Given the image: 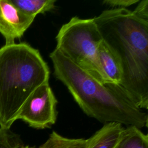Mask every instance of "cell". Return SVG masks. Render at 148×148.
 <instances>
[{"label": "cell", "mask_w": 148, "mask_h": 148, "mask_svg": "<svg viewBox=\"0 0 148 148\" xmlns=\"http://www.w3.org/2000/svg\"><path fill=\"white\" fill-rule=\"evenodd\" d=\"M56 49L99 82L107 83L98 58L102 38L94 18L74 16L63 24L56 37Z\"/></svg>", "instance_id": "277c9868"}, {"label": "cell", "mask_w": 148, "mask_h": 148, "mask_svg": "<svg viewBox=\"0 0 148 148\" xmlns=\"http://www.w3.org/2000/svg\"><path fill=\"white\" fill-rule=\"evenodd\" d=\"M93 18L121 66L120 87L138 108L147 109L148 21L125 8L105 10Z\"/></svg>", "instance_id": "6da1fadb"}, {"label": "cell", "mask_w": 148, "mask_h": 148, "mask_svg": "<svg viewBox=\"0 0 148 148\" xmlns=\"http://www.w3.org/2000/svg\"><path fill=\"white\" fill-rule=\"evenodd\" d=\"M140 0H104L103 5L113 8H125L138 3Z\"/></svg>", "instance_id": "4fadbf2b"}, {"label": "cell", "mask_w": 148, "mask_h": 148, "mask_svg": "<svg viewBox=\"0 0 148 148\" xmlns=\"http://www.w3.org/2000/svg\"><path fill=\"white\" fill-rule=\"evenodd\" d=\"M132 12L137 17L148 21V0L140 1Z\"/></svg>", "instance_id": "5bb4252c"}, {"label": "cell", "mask_w": 148, "mask_h": 148, "mask_svg": "<svg viewBox=\"0 0 148 148\" xmlns=\"http://www.w3.org/2000/svg\"><path fill=\"white\" fill-rule=\"evenodd\" d=\"M50 58L55 77L66 87L88 116L105 124L117 123L139 129L147 126V113L132 102L120 86L99 82L56 49Z\"/></svg>", "instance_id": "7a4b0ae2"}, {"label": "cell", "mask_w": 148, "mask_h": 148, "mask_svg": "<svg viewBox=\"0 0 148 148\" xmlns=\"http://www.w3.org/2000/svg\"><path fill=\"white\" fill-rule=\"evenodd\" d=\"M57 100L49 82L39 86L22 106L17 120L36 129L50 128L57 120Z\"/></svg>", "instance_id": "5b68a950"}, {"label": "cell", "mask_w": 148, "mask_h": 148, "mask_svg": "<svg viewBox=\"0 0 148 148\" xmlns=\"http://www.w3.org/2000/svg\"><path fill=\"white\" fill-rule=\"evenodd\" d=\"M35 18L22 12L10 0H0V34L5 45L14 43L16 39L21 38Z\"/></svg>", "instance_id": "8992f818"}, {"label": "cell", "mask_w": 148, "mask_h": 148, "mask_svg": "<svg viewBox=\"0 0 148 148\" xmlns=\"http://www.w3.org/2000/svg\"><path fill=\"white\" fill-rule=\"evenodd\" d=\"M20 10L27 15L36 17L40 13L56 8L55 0H10Z\"/></svg>", "instance_id": "30bf717a"}, {"label": "cell", "mask_w": 148, "mask_h": 148, "mask_svg": "<svg viewBox=\"0 0 148 148\" xmlns=\"http://www.w3.org/2000/svg\"><path fill=\"white\" fill-rule=\"evenodd\" d=\"M50 70L38 50L27 43L0 48V127L10 129L31 94L49 82Z\"/></svg>", "instance_id": "3957f363"}, {"label": "cell", "mask_w": 148, "mask_h": 148, "mask_svg": "<svg viewBox=\"0 0 148 148\" xmlns=\"http://www.w3.org/2000/svg\"><path fill=\"white\" fill-rule=\"evenodd\" d=\"M116 148H148V136L136 127L128 126L124 129Z\"/></svg>", "instance_id": "9c48e42d"}, {"label": "cell", "mask_w": 148, "mask_h": 148, "mask_svg": "<svg viewBox=\"0 0 148 148\" xmlns=\"http://www.w3.org/2000/svg\"><path fill=\"white\" fill-rule=\"evenodd\" d=\"M100 65L107 83L120 85L122 71L120 64L106 44L102 40L98 50Z\"/></svg>", "instance_id": "ba28073f"}, {"label": "cell", "mask_w": 148, "mask_h": 148, "mask_svg": "<svg viewBox=\"0 0 148 148\" xmlns=\"http://www.w3.org/2000/svg\"><path fill=\"white\" fill-rule=\"evenodd\" d=\"M87 139L68 138L53 131L39 148H87Z\"/></svg>", "instance_id": "8fae6325"}, {"label": "cell", "mask_w": 148, "mask_h": 148, "mask_svg": "<svg viewBox=\"0 0 148 148\" xmlns=\"http://www.w3.org/2000/svg\"><path fill=\"white\" fill-rule=\"evenodd\" d=\"M0 148H29L10 129L0 127Z\"/></svg>", "instance_id": "7c38bea8"}, {"label": "cell", "mask_w": 148, "mask_h": 148, "mask_svg": "<svg viewBox=\"0 0 148 148\" xmlns=\"http://www.w3.org/2000/svg\"><path fill=\"white\" fill-rule=\"evenodd\" d=\"M124 129L120 123H105L87 139V148H116Z\"/></svg>", "instance_id": "52a82bcc"}]
</instances>
